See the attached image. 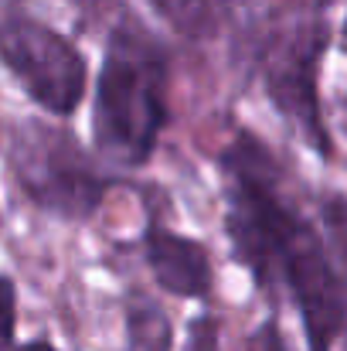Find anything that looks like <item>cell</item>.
Wrapping results in <instances>:
<instances>
[{"label": "cell", "mask_w": 347, "mask_h": 351, "mask_svg": "<svg viewBox=\"0 0 347 351\" xmlns=\"http://www.w3.org/2000/svg\"><path fill=\"white\" fill-rule=\"evenodd\" d=\"M150 7L181 34L188 38H205L215 31L218 21V3L215 0H150Z\"/></svg>", "instance_id": "ba28073f"}, {"label": "cell", "mask_w": 347, "mask_h": 351, "mask_svg": "<svg viewBox=\"0 0 347 351\" xmlns=\"http://www.w3.org/2000/svg\"><path fill=\"white\" fill-rule=\"evenodd\" d=\"M167 62L140 27H116L96 89V147L106 160L140 167L150 160L164 126Z\"/></svg>", "instance_id": "7a4b0ae2"}, {"label": "cell", "mask_w": 347, "mask_h": 351, "mask_svg": "<svg viewBox=\"0 0 347 351\" xmlns=\"http://www.w3.org/2000/svg\"><path fill=\"white\" fill-rule=\"evenodd\" d=\"M126 351H170V324L160 307L136 300L126 321Z\"/></svg>", "instance_id": "52a82bcc"}, {"label": "cell", "mask_w": 347, "mask_h": 351, "mask_svg": "<svg viewBox=\"0 0 347 351\" xmlns=\"http://www.w3.org/2000/svg\"><path fill=\"white\" fill-rule=\"evenodd\" d=\"M146 259L157 283L174 297H205L211 287V263L201 242L177 235L164 226L146 232Z\"/></svg>", "instance_id": "8992f818"}, {"label": "cell", "mask_w": 347, "mask_h": 351, "mask_svg": "<svg viewBox=\"0 0 347 351\" xmlns=\"http://www.w3.org/2000/svg\"><path fill=\"white\" fill-rule=\"evenodd\" d=\"M10 167L27 198L58 215H89L106 191L79 147L41 123H24L14 133Z\"/></svg>", "instance_id": "277c9868"}, {"label": "cell", "mask_w": 347, "mask_h": 351, "mask_svg": "<svg viewBox=\"0 0 347 351\" xmlns=\"http://www.w3.org/2000/svg\"><path fill=\"white\" fill-rule=\"evenodd\" d=\"M27 351H58V348H51L48 341H31V345H27Z\"/></svg>", "instance_id": "7c38bea8"}, {"label": "cell", "mask_w": 347, "mask_h": 351, "mask_svg": "<svg viewBox=\"0 0 347 351\" xmlns=\"http://www.w3.org/2000/svg\"><path fill=\"white\" fill-rule=\"evenodd\" d=\"M231 198V235L242 259L262 280H286L296 297L310 351H331L347 321V290L331 266V256L279 188V171L269 154L252 140L238 136L225 154Z\"/></svg>", "instance_id": "6da1fadb"}, {"label": "cell", "mask_w": 347, "mask_h": 351, "mask_svg": "<svg viewBox=\"0 0 347 351\" xmlns=\"http://www.w3.org/2000/svg\"><path fill=\"white\" fill-rule=\"evenodd\" d=\"M0 62L48 113L68 117L82 103L86 58L55 27L27 14H0Z\"/></svg>", "instance_id": "3957f363"}, {"label": "cell", "mask_w": 347, "mask_h": 351, "mask_svg": "<svg viewBox=\"0 0 347 351\" xmlns=\"http://www.w3.org/2000/svg\"><path fill=\"white\" fill-rule=\"evenodd\" d=\"M324 222H327V232L334 239V249L341 252V259L347 263V202L344 198H331L327 202Z\"/></svg>", "instance_id": "30bf717a"}, {"label": "cell", "mask_w": 347, "mask_h": 351, "mask_svg": "<svg viewBox=\"0 0 347 351\" xmlns=\"http://www.w3.org/2000/svg\"><path fill=\"white\" fill-rule=\"evenodd\" d=\"M17 328V290L10 276H0V351L10 348Z\"/></svg>", "instance_id": "9c48e42d"}, {"label": "cell", "mask_w": 347, "mask_h": 351, "mask_svg": "<svg viewBox=\"0 0 347 351\" xmlns=\"http://www.w3.org/2000/svg\"><path fill=\"white\" fill-rule=\"evenodd\" d=\"M188 351H222L218 348V324H215V317H198L191 324Z\"/></svg>", "instance_id": "8fae6325"}, {"label": "cell", "mask_w": 347, "mask_h": 351, "mask_svg": "<svg viewBox=\"0 0 347 351\" xmlns=\"http://www.w3.org/2000/svg\"><path fill=\"white\" fill-rule=\"evenodd\" d=\"M320 45H324V38H317V34H296L286 45L283 58H276L269 69V93H272L276 106L307 133V140L313 147H327L324 123L317 113V75H313L317 51H324Z\"/></svg>", "instance_id": "5b68a950"}]
</instances>
